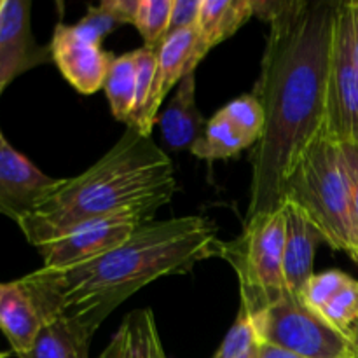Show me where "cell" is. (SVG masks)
<instances>
[{
	"label": "cell",
	"mask_w": 358,
	"mask_h": 358,
	"mask_svg": "<svg viewBox=\"0 0 358 358\" xmlns=\"http://www.w3.org/2000/svg\"><path fill=\"white\" fill-rule=\"evenodd\" d=\"M339 0L255 2L269 23L254 96L264 129L252 156L250 201L245 220L278 210L304 150L324 135L329 66Z\"/></svg>",
	"instance_id": "obj_1"
},
{
	"label": "cell",
	"mask_w": 358,
	"mask_h": 358,
	"mask_svg": "<svg viewBox=\"0 0 358 358\" xmlns=\"http://www.w3.org/2000/svg\"><path fill=\"white\" fill-rule=\"evenodd\" d=\"M220 247L217 226L206 217L152 220L93 261L65 269L42 266L24 278L34 287L48 324L66 317L96 332L108 315L140 289L220 257Z\"/></svg>",
	"instance_id": "obj_2"
},
{
	"label": "cell",
	"mask_w": 358,
	"mask_h": 358,
	"mask_svg": "<svg viewBox=\"0 0 358 358\" xmlns=\"http://www.w3.org/2000/svg\"><path fill=\"white\" fill-rule=\"evenodd\" d=\"M177 191L173 163L150 136L126 128L101 159L63 184L35 212L17 222L21 233L41 248L87 224L121 213L154 219Z\"/></svg>",
	"instance_id": "obj_3"
},
{
	"label": "cell",
	"mask_w": 358,
	"mask_h": 358,
	"mask_svg": "<svg viewBox=\"0 0 358 358\" xmlns=\"http://www.w3.org/2000/svg\"><path fill=\"white\" fill-rule=\"evenodd\" d=\"M285 199L306 213L322 241L355 259L350 185L339 143L320 135L304 150L287 180Z\"/></svg>",
	"instance_id": "obj_4"
},
{
	"label": "cell",
	"mask_w": 358,
	"mask_h": 358,
	"mask_svg": "<svg viewBox=\"0 0 358 358\" xmlns=\"http://www.w3.org/2000/svg\"><path fill=\"white\" fill-rule=\"evenodd\" d=\"M285 208L245 220L243 233L222 241L220 257L233 266L240 280L241 308L254 317L287 296L283 276Z\"/></svg>",
	"instance_id": "obj_5"
},
{
	"label": "cell",
	"mask_w": 358,
	"mask_h": 358,
	"mask_svg": "<svg viewBox=\"0 0 358 358\" xmlns=\"http://www.w3.org/2000/svg\"><path fill=\"white\" fill-rule=\"evenodd\" d=\"M252 320L259 341L303 358H357L348 336L292 294L254 315Z\"/></svg>",
	"instance_id": "obj_6"
},
{
	"label": "cell",
	"mask_w": 358,
	"mask_h": 358,
	"mask_svg": "<svg viewBox=\"0 0 358 358\" xmlns=\"http://www.w3.org/2000/svg\"><path fill=\"white\" fill-rule=\"evenodd\" d=\"M324 135L358 147V69L353 56V0H339L327 80Z\"/></svg>",
	"instance_id": "obj_7"
},
{
	"label": "cell",
	"mask_w": 358,
	"mask_h": 358,
	"mask_svg": "<svg viewBox=\"0 0 358 358\" xmlns=\"http://www.w3.org/2000/svg\"><path fill=\"white\" fill-rule=\"evenodd\" d=\"M152 222L143 213H121L110 219L87 224L66 236L37 248L44 268L65 269L93 261L124 243L138 227Z\"/></svg>",
	"instance_id": "obj_8"
},
{
	"label": "cell",
	"mask_w": 358,
	"mask_h": 358,
	"mask_svg": "<svg viewBox=\"0 0 358 358\" xmlns=\"http://www.w3.org/2000/svg\"><path fill=\"white\" fill-rule=\"evenodd\" d=\"M156 51V77H154L149 101H147L145 110L142 112L138 121L131 126V129L143 136L152 135V128L159 117L157 114H159V108L166 100L168 93L173 90V86H178L180 80L189 73H196V66L208 55V51L203 48L201 41H199L198 27L170 34L161 42Z\"/></svg>",
	"instance_id": "obj_9"
},
{
	"label": "cell",
	"mask_w": 358,
	"mask_h": 358,
	"mask_svg": "<svg viewBox=\"0 0 358 358\" xmlns=\"http://www.w3.org/2000/svg\"><path fill=\"white\" fill-rule=\"evenodd\" d=\"M65 178H52L17 152L0 129V215L20 222L38 208Z\"/></svg>",
	"instance_id": "obj_10"
},
{
	"label": "cell",
	"mask_w": 358,
	"mask_h": 358,
	"mask_svg": "<svg viewBox=\"0 0 358 358\" xmlns=\"http://www.w3.org/2000/svg\"><path fill=\"white\" fill-rule=\"evenodd\" d=\"M28 0H3L0 9V94L16 77L52 62L51 51L35 42Z\"/></svg>",
	"instance_id": "obj_11"
},
{
	"label": "cell",
	"mask_w": 358,
	"mask_h": 358,
	"mask_svg": "<svg viewBox=\"0 0 358 358\" xmlns=\"http://www.w3.org/2000/svg\"><path fill=\"white\" fill-rule=\"evenodd\" d=\"M49 51L62 76L79 93L93 94L103 90L114 58L101 45L80 37L73 24H56Z\"/></svg>",
	"instance_id": "obj_12"
},
{
	"label": "cell",
	"mask_w": 358,
	"mask_h": 358,
	"mask_svg": "<svg viewBox=\"0 0 358 358\" xmlns=\"http://www.w3.org/2000/svg\"><path fill=\"white\" fill-rule=\"evenodd\" d=\"M48 325L42 304L28 280L0 283V331L16 357L34 346L38 332Z\"/></svg>",
	"instance_id": "obj_13"
},
{
	"label": "cell",
	"mask_w": 358,
	"mask_h": 358,
	"mask_svg": "<svg viewBox=\"0 0 358 358\" xmlns=\"http://www.w3.org/2000/svg\"><path fill=\"white\" fill-rule=\"evenodd\" d=\"M285 208V248H283V276L287 292L301 297L304 287L313 278L317 243L322 241L306 213L297 205L283 201Z\"/></svg>",
	"instance_id": "obj_14"
},
{
	"label": "cell",
	"mask_w": 358,
	"mask_h": 358,
	"mask_svg": "<svg viewBox=\"0 0 358 358\" xmlns=\"http://www.w3.org/2000/svg\"><path fill=\"white\" fill-rule=\"evenodd\" d=\"M161 138L171 152L191 150L205 131L206 121L196 103V73L180 80L173 98L157 117Z\"/></svg>",
	"instance_id": "obj_15"
},
{
	"label": "cell",
	"mask_w": 358,
	"mask_h": 358,
	"mask_svg": "<svg viewBox=\"0 0 358 358\" xmlns=\"http://www.w3.org/2000/svg\"><path fill=\"white\" fill-rule=\"evenodd\" d=\"M98 358H166L152 310L145 308L126 315Z\"/></svg>",
	"instance_id": "obj_16"
},
{
	"label": "cell",
	"mask_w": 358,
	"mask_h": 358,
	"mask_svg": "<svg viewBox=\"0 0 358 358\" xmlns=\"http://www.w3.org/2000/svg\"><path fill=\"white\" fill-rule=\"evenodd\" d=\"M94 332L73 318L59 317L38 332L34 346L17 358H90Z\"/></svg>",
	"instance_id": "obj_17"
},
{
	"label": "cell",
	"mask_w": 358,
	"mask_h": 358,
	"mask_svg": "<svg viewBox=\"0 0 358 358\" xmlns=\"http://www.w3.org/2000/svg\"><path fill=\"white\" fill-rule=\"evenodd\" d=\"M254 16V0H201L198 34L203 48L212 51L233 37Z\"/></svg>",
	"instance_id": "obj_18"
},
{
	"label": "cell",
	"mask_w": 358,
	"mask_h": 358,
	"mask_svg": "<svg viewBox=\"0 0 358 358\" xmlns=\"http://www.w3.org/2000/svg\"><path fill=\"white\" fill-rule=\"evenodd\" d=\"M250 147L245 136L234 128L233 122L222 110L217 112L205 126V131L192 145L191 154L205 161H220L238 156L241 150Z\"/></svg>",
	"instance_id": "obj_19"
},
{
	"label": "cell",
	"mask_w": 358,
	"mask_h": 358,
	"mask_svg": "<svg viewBox=\"0 0 358 358\" xmlns=\"http://www.w3.org/2000/svg\"><path fill=\"white\" fill-rule=\"evenodd\" d=\"M136 86V51L126 52L112 59L105 79L103 90L107 94L110 112L117 121L128 122L135 105Z\"/></svg>",
	"instance_id": "obj_20"
},
{
	"label": "cell",
	"mask_w": 358,
	"mask_h": 358,
	"mask_svg": "<svg viewBox=\"0 0 358 358\" xmlns=\"http://www.w3.org/2000/svg\"><path fill=\"white\" fill-rule=\"evenodd\" d=\"M173 0H140L135 28L143 38V48L157 49L168 37Z\"/></svg>",
	"instance_id": "obj_21"
},
{
	"label": "cell",
	"mask_w": 358,
	"mask_h": 358,
	"mask_svg": "<svg viewBox=\"0 0 358 358\" xmlns=\"http://www.w3.org/2000/svg\"><path fill=\"white\" fill-rule=\"evenodd\" d=\"M220 110L226 114V117L233 122L234 128L245 136L250 145L261 140L262 129H264V110L254 94L234 98Z\"/></svg>",
	"instance_id": "obj_22"
},
{
	"label": "cell",
	"mask_w": 358,
	"mask_h": 358,
	"mask_svg": "<svg viewBox=\"0 0 358 358\" xmlns=\"http://www.w3.org/2000/svg\"><path fill=\"white\" fill-rule=\"evenodd\" d=\"M259 338L255 332L252 315L245 308L240 306L238 317L233 327L226 334L224 341L220 343L219 350L212 358H243L247 353L257 346Z\"/></svg>",
	"instance_id": "obj_23"
},
{
	"label": "cell",
	"mask_w": 358,
	"mask_h": 358,
	"mask_svg": "<svg viewBox=\"0 0 358 358\" xmlns=\"http://www.w3.org/2000/svg\"><path fill=\"white\" fill-rule=\"evenodd\" d=\"M322 317L341 332H348L358 320V282L352 280L320 311Z\"/></svg>",
	"instance_id": "obj_24"
},
{
	"label": "cell",
	"mask_w": 358,
	"mask_h": 358,
	"mask_svg": "<svg viewBox=\"0 0 358 358\" xmlns=\"http://www.w3.org/2000/svg\"><path fill=\"white\" fill-rule=\"evenodd\" d=\"M157 66V51L156 49L142 48L136 49V86H135V105L129 115L126 126L131 128L140 119L142 112L145 110V105L149 101L150 90H152L154 77H156Z\"/></svg>",
	"instance_id": "obj_25"
},
{
	"label": "cell",
	"mask_w": 358,
	"mask_h": 358,
	"mask_svg": "<svg viewBox=\"0 0 358 358\" xmlns=\"http://www.w3.org/2000/svg\"><path fill=\"white\" fill-rule=\"evenodd\" d=\"M352 276H348L346 273L338 271V269H331V271H324L320 275H313V278L308 282V285L304 287V292L301 296V299L315 310L317 313H320L324 310L325 304L339 292V290L345 289L350 282H352Z\"/></svg>",
	"instance_id": "obj_26"
},
{
	"label": "cell",
	"mask_w": 358,
	"mask_h": 358,
	"mask_svg": "<svg viewBox=\"0 0 358 358\" xmlns=\"http://www.w3.org/2000/svg\"><path fill=\"white\" fill-rule=\"evenodd\" d=\"M76 30L80 37H84L86 41L93 42V44L101 45L105 35H108L110 31H114L119 27V21L112 16L108 10H105L101 6L90 7L87 14L80 21H77Z\"/></svg>",
	"instance_id": "obj_27"
},
{
	"label": "cell",
	"mask_w": 358,
	"mask_h": 358,
	"mask_svg": "<svg viewBox=\"0 0 358 358\" xmlns=\"http://www.w3.org/2000/svg\"><path fill=\"white\" fill-rule=\"evenodd\" d=\"M343 156H345L346 177L350 185V208H352L353 233H355L357 255L353 261L358 262V147L357 145H341Z\"/></svg>",
	"instance_id": "obj_28"
},
{
	"label": "cell",
	"mask_w": 358,
	"mask_h": 358,
	"mask_svg": "<svg viewBox=\"0 0 358 358\" xmlns=\"http://www.w3.org/2000/svg\"><path fill=\"white\" fill-rule=\"evenodd\" d=\"M199 10H201V0H173L168 35L196 27Z\"/></svg>",
	"instance_id": "obj_29"
},
{
	"label": "cell",
	"mask_w": 358,
	"mask_h": 358,
	"mask_svg": "<svg viewBox=\"0 0 358 358\" xmlns=\"http://www.w3.org/2000/svg\"><path fill=\"white\" fill-rule=\"evenodd\" d=\"M138 3L140 0H103L100 6L105 10H108L119 21V24H135Z\"/></svg>",
	"instance_id": "obj_30"
},
{
	"label": "cell",
	"mask_w": 358,
	"mask_h": 358,
	"mask_svg": "<svg viewBox=\"0 0 358 358\" xmlns=\"http://www.w3.org/2000/svg\"><path fill=\"white\" fill-rule=\"evenodd\" d=\"M257 358H303L296 353L283 350L280 346L271 345V343L259 341L257 343Z\"/></svg>",
	"instance_id": "obj_31"
},
{
	"label": "cell",
	"mask_w": 358,
	"mask_h": 358,
	"mask_svg": "<svg viewBox=\"0 0 358 358\" xmlns=\"http://www.w3.org/2000/svg\"><path fill=\"white\" fill-rule=\"evenodd\" d=\"M346 336H348L350 343H352L353 350H355L357 358H358V320L355 322V324L352 325V329H350V331L346 332Z\"/></svg>",
	"instance_id": "obj_32"
},
{
	"label": "cell",
	"mask_w": 358,
	"mask_h": 358,
	"mask_svg": "<svg viewBox=\"0 0 358 358\" xmlns=\"http://www.w3.org/2000/svg\"><path fill=\"white\" fill-rule=\"evenodd\" d=\"M243 358H257V346H255V348L252 350L250 353H247V355H245Z\"/></svg>",
	"instance_id": "obj_33"
},
{
	"label": "cell",
	"mask_w": 358,
	"mask_h": 358,
	"mask_svg": "<svg viewBox=\"0 0 358 358\" xmlns=\"http://www.w3.org/2000/svg\"><path fill=\"white\" fill-rule=\"evenodd\" d=\"M9 352H0V358H9Z\"/></svg>",
	"instance_id": "obj_34"
},
{
	"label": "cell",
	"mask_w": 358,
	"mask_h": 358,
	"mask_svg": "<svg viewBox=\"0 0 358 358\" xmlns=\"http://www.w3.org/2000/svg\"><path fill=\"white\" fill-rule=\"evenodd\" d=\"M2 3H3V0H0V9H2Z\"/></svg>",
	"instance_id": "obj_35"
},
{
	"label": "cell",
	"mask_w": 358,
	"mask_h": 358,
	"mask_svg": "<svg viewBox=\"0 0 358 358\" xmlns=\"http://www.w3.org/2000/svg\"><path fill=\"white\" fill-rule=\"evenodd\" d=\"M355 3H357V13H358V0H355Z\"/></svg>",
	"instance_id": "obj_36"
}]
</instances>
